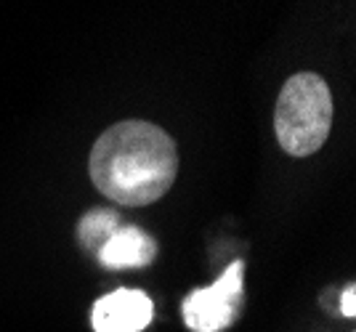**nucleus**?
Instances as JSON below:
<instances>
[{
	"mask_svg": "<svg viewBox=\"0 0 356 332\" xmlns=\"http://www.w3.org/2000/svg\"><path fill=\"white\" fill-rule=\"evenodd\" d=\"M354 311H356V287L348 285L341 295V314L343 317H354Z\"/></svg>",
	"mask_w": 356,
	"mask_h": 332,
	"instance_id": "0eeeda50",
	"label": "nucleus"
},
{
	"mask_svg": "<svg viewBox=\"0 0 356 332\" xmlns=\"http://www.w3.org/2000/svg\"><path fill=\"white\" fill-rule=\"evenodd\" d=\"M118 226H120L118 213L93 210V213H88V215H83L77 234H80L83 247H88V250H96V253H99V247L118 231Z\"/></svg>",
	"mask_w": 356,
	"mask_h": 332,
	"instance_id": "423d86ee",
	"label": "nucleus"
},
{
	"mask_svg": "<svg viewBox=\"0 0 356 332\" xmlns=\"http://www.w3.org/2000/svg\"><path fill=\"white\" fill-rule=\"evenodd\" d=\"M157 258V242L138 226H118V231L99 247V260L109 272L144 269Z\"/></svg>",
	"mask_w": 356,
	"mask_h": 332,
	"instance_id": "39448f33",
	"label": "nucleus"
},
{
	"mask_svg": "<svg viewBox=\"0 0 356 332\" xmlns=\"http://www.w3.org/2000/svg\"><path fill=\"white\" fill-rule=\"evenodd\" d=\"M242 279H245V263L234 260L221 274V279L189 292L181 303L184 324L192 332L229 330L237 322L242 308Z\"/></svg>",
	"mask_w": 356,
	"mask_h": 332,
	"instance_id": "7ed1b4c3",
	"label": "nucleus"
},
{
	"mask_svg": "<svg viewBox=\"0 0 356 332\" xmlns=\"http://www.w3.org/2000/svg\"><path fill=\"white\" fill-rule=\"evenodd\" d=\"M154 319V303L141 290H115L93 303L90 324L96 332H141Z\"/></svg>",
	"mask_w": 356,
	"mask_h": 332,
	"instance_id": "20e7f679",
	"label": "nucleus"
},
{
	"mask_svg": "<svg viewBox=\"0 0 356 332\" xmlns=\"http://www.w3.org/2000/svg\"><path fill=\"white\" fill-rule=\"evenodd\" d=\"M332 128V93L314 72H300L284 83L274 109L277 141L293 157L322 149Z\"/></svg>",
	"mask_w": 356,
	"mask_h": 332,
	"instance_id": "f03ea898",
	"label": "nucleus"
},
{
	"mask_svg": "<svg viewBox=\"0 0 356 332\" xmlns=\"http://www.w3.org/2000/svg\"><path fill=\"white\" fill-rule=\"evenodd\" d=\"M88 170L93 186L112 202L125 208L152 205L176 181V141L154 122H115L93 144Z\"/></svg>",
	"mask_w": 356,
	"mask_h": 332,
	"instance_id": "f257e3e1",
	"label": "nucleus"
}]
</instances>
